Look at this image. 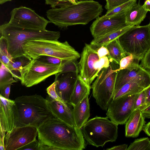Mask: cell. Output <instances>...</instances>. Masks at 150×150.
<instances>
[{
	"label": "cell",
	"mask_w": 150,
	"mask_h": 150,
	"mask_svg": "<svg viewBox=\"0 0 150 150\" xmlns=\"http://www.w3.org/2000/svg\"><path fill=\"white\" fill-rule=\"evenodd\" d=\"M91 88L90 85L88 84L79 74L70 98V104L73 107L82 101L87 95H89Z\"/></svg>",
	"instance_id": "obj_22"
},
{
	"label": "cell",
	"mask_w": 150,
	"mask_h": 150,
	"mask_svg": "<svg viewBox=\"0 0 150 150\" xmlns=\"http://www.w3.org/2000/svg\"><path fill=\"white\" fill-rule=\"evenodd\" d=\"M11 86V85L6 86L0 90V94L7 99H9Z\"/></svg>",
	"instance_id": "obj_42"
},
{
	"label": "cell",
	"mask_w": 150,
	"mask_h": 150,
	"mask_svg": "<svg viewBox=\"0 0 150 150\" xmlns=\"http://www.w3.org/2000/svg\"><path fill=\"white\" fill-rule=\"evenodd\" d=\"M0 32L13 59L25 56L23 46L28 40L40 39L58 40L60 37L59 31L23 28L8 22L0 25Z\"/></svg>",
	"instance_id": "obj_4"
},
{
	"label": "cell",
	"mask_w": 150,
	"mask_h": 150,
	"mask_svg": "<svg viewBox=\"0 0 150 150\" xmlns=\"http://www.w3.org/2000/svg\"><path fill=\"white\" fill-rule=\"evenodd\" d=\"M148 11L139 2L131 6L125 12L126 23L133 26H139L144 20Z\"/></svg>",
	"instance_id": "obj_21"
},
{
	"label": "cell",
	"mask_w": 150,
	"mask_h": 150,
	"mask_svg": "<svg viewBox=\"0 0 150 150\" xmlns=\"http://www.w3.org/2000/svg\"><path fill=\"white\" fill-rule=\"evenodd\" d=\"M25 56L30 60L40 55L50 56L63 60L75 61L80 57L79 53L67 41L35 39L28 40L23 44Z\"/></svg>",
	"instance_id": "obj_5"
},
{
	"label": "cell",
	"mask_w": 150,
	"mask_h": 150,
	"mask_svg": "<svg viewBox=\"0 0 150 150\" xmlns=\"http://www.w3.org/2000/svg\"><path fill=\"white\" fill-rule=\"evenodd\" d=\"M48 106L53 116L64 122L72 126H75L72 105H66L47 96L46 98Z\"/></svg>",
	"instance_id": "obj_18"
},
{
	"label": "cell",
	"mask_w": 150,
	"mask_h": 150,
	"mask_svg": "<svg viewBox=\"0 0 150 150\" xmlns=\"http://www.w3.org/2000/svg\"><path fill=\"white\" fill-rule=\"evenodd\" d=\"M136 94L124 96L112 99L109 105L106 117L118 125L126 123L134 111V103Z\"/></svg>",
	"instance_id": "obj_11"
},
{
	"label": "cell",
	"mask_w": 150,
	"mask_h": 150,
	"mask_svg": "<svg viewBox=\"0 0 150 150\" xmlns=\"http://www.w3.org/2000/svg\"><path fill=\"white\" fill-rule=\"evenodd\" d=\"M40 150H82L86 145L81 129L53 116L38 128Z\"/></svg>",
	"instance_id": "obj_1"
},
{
	"label": "cell",
	"mask_w": 150,
	"mask_h": 150,
	"mask_svg": "<svg viewBox=\"0 0 150 150\" xmlns=\"http://www.w3.org/2000/svg\"><path fill=\"white\" fill-rule=\"evenodd\" d=\"M130 82L136 83L145 88L150 85V72L140 65L138 67L132 69L118 70L116 77L113 97L124 85Z\"/></svg>",
	"instance_id": "obj_14"
},
{
	"label": "cell",
	"mask_w": 150,
	"mask_h": 150,
	"mask_svg": "<svg viewBox=\"0 0 150 150\" xmlns=\"http://www.w3.org/2000/svg\"><path fill=\"white\" fill-rule=\"evenodd\" d=\"M36 58L41 62L51 65H61L64 61L56 57L45 55H40Z\"/></svg>",
	"instance_id": "obj_34"
},
{
	"label": "cell",
	"mask_w": 150,
	"mask_h": 150,
	"mask_svg": "<svg viewBox=\"0 0 150 150\" xmlns=\"http://www.w3.org/2000/svg\"><path fill=\"white\" fill-rule=\"evenodd\" d=\"M78 75V73L73 72L59 73L55 75L54 81L56 82V92L59 96L67 104L71 105L70 98Z\"/></svg>",
	"instance_id": "obj_17"
},
{
	"label": "cell",
	"mask_w": 150,
	"mask_h": 150,
	"mask_svg": "<svg viewBox=\"0 0 150 150\" xmlns=\"http://www.w3.org/2000/svg\"><path fill=\"white\" fill-rule=\"evenodd\" d=\"M110 61V66L103 69L91 86L93 97L102 110L108 109L113 96L119 65Z\"/></svg>",
	"instance_id": "obj_7"
},
{
	"label": "cell",
	"mask_w": 150,
	"mask_h": 150,
	"mask_svg": "<svg viewBox=\"0 0 150 150\" xmlns=\"http://www.w3.org/2000/svg\"><path fill=\"white\" fill-rule=\"evenodd\" d=\"M145 89L146 98L145 103L143 109L150 104V85Z\"/></svg>",
	"instance_id": "obj_43"
},
{
	"label": "cell",
	"mask_w": 150,
	"mask_h": 150,
	"mask_svg": "<svg viewBox=\"0 0 150 150\" xmlns=\"http://www.w3.org/2000/svg\"><path fill=\"white\" fill-rule=\"evenodd\" d=\"M130 0H106L105 8L107 11H109Z\"/></svg>",
	"instance_id": "obj_38"
},
{
	"label": "cell",
	"mask_w": 150,
	"mask_h": 150,
	"mask_svg": "<svg viewBox=\"0 0 150 150\" xmlns=\"http://www.w3.org/2000/svg\"><path fill=\"white\" fill-rule=\"evenodd\" d=\"M102 6L93 0H79L76 3L47 10L46 15L51 23L63 28L77 25H85L100 15Z\"/></svg>",
	"instance_id": "obj_2"
},
{
	"label": "cell",
	"mask_w": 150,
	"mask_h": 150,
	"mask_svg": "<svg viewBox=\"0 0 150 150\" xmlns=\"http://www.w3.org/2000/svg\"><path fill=\"white\" fill-rule=\"evenodd\" d=\"M110 62V61L108 57H104L99 58L98 60L94 64L95 68L100 72L103 69L108 67Z\"/></svg>",
	"instance_id": "obj_37"
},
{
	"label": "cell",
	"mask_w": 150,
	"mask_h": 150,
	"mask_svg": "<svg viewBox=\"0 0 150 150\" xmlns=\"http://www.w3.org/2000/svg\"><path fill=\"white\" fill-rule=\"evenodd\" d=\"M143 130L150 137V121L144 125Z\"/></svg>",
	"instance_id": "obj_46"
},
{
	"label": "cell",
	"mask_w": 150,
	"mask_h": 150,
	"mask_svg": "<svg viewBox=\"0 0 150 150\" xmlns=\"http://www.w3.org/2000/svg\"><path fill=\"white\" fill-rule=\"evenodd\" d=\"M118 39L127 55L141 60L150 47V25L133 26Z\"/></svg>",
	"instance_id": "obj_8"
},
{
	"label": "cell",
	"mask_w": 150,
	"mask_h": 150,
	"mask_svg": "<svg viewBox=\"0 0 150 150\" xmlns=\"http://www.w3.org/2000/svg\"><path fill=\"white\" fill-rule=\"evenodd\" d=\"M144 88L133 82L127 83L124 85L114 96L112 99L123 96L135 94L139 93Z\"/></svg>",
	"instance_id": "obj_26"
},
{
	"label": "cell",
	"mask_w": 150,
	"mask_h": 150,
	"mask_svg": "<svg viewBox=\"0 0 150 150\" xmlns=\"http://www.w3.org/2000/svg\"><path fill=\"white\" fill-rule=\"evenodd\" d=\"M143 6L146 10L150 12V0H146Z\"/></svg>",
	"instance_id": "obj_47"
},
{
	"label": "cell",
	"mask_w": 150,
	"mask_h": 150,
	"mask_svg": "<svg viewBox=\"0 0 150 150\" xmlns=\"http://www.w3.org/2000/svg\"><path fill=\"white\" fill-rule=\"evenodd\" d=\"M128 146L126 144H121L114 146L112 147L108 148L106 149L107 150H127Z\"/></svg>",
	"instance_id": "obj_44"
},
{
	"label": "cell",
	"mask_w": 150,
	"mask_h": 150,
	"mask_svg": "<svg viewBox=\"0 0 150 150\" xmlns=\"http://www.w3.org/2000/svg\"><path fill=\"white\" fill-rule=\"evenodd\" d=\"M146 98L145 88L136 94L134 103V111L137 110L142 111L143 109L145 103Z\"/></svg>",
	"instance_id": "obj_32"
},
{
	"label": "cell",
	"mask_w": 150,
	"mask_h": 150,
	"mask_svg": "<svg viewBox=\"0 0 150 150\" xmlns=\"http://www.w3.org/2000/svg\"><path fill=\"white\" fill-rule=\"evenodd\" d=\"M10 15L8 22L23 28L45 30L48 24L51 23L31 8L24 6L13 8Z\"/></svg>",
	"instance_id": "obj_10"
},
{
	"label": "cell",
	"mask_w": 150,
	"mask_h": 150,
	"mask_svg": "<svg viewBox=\"0 0 150 150\" xmlns=\"http://www.w3.org/2000/svg\"><path fill=\"white\" fill-rule=\"evenodd\" d=\"M40 143L36 139L20 148L19 150H40Z\"/></svg>",
	"instance_id": "obj_40"
},
{
	"label": "cell",
	"mask_w": 150,
	"mask_h": 150,
	"mask_svg": "<svg viewBox=\"0 0 150 150\" xmlns=\"http://www.w3.org/2000/svg\"><path fill=\"white\" fill-rule=\"evenodd\" d=\"M56 82L54 81L51 85L46 89L47 92L48 96L53 99L61 102L65 105H67L68 104L65 103L60 97H59L55 90Z\"/></svg>",
	"instance_id": "obj_35"
},
{
	"label": "cell",
	"mask_w": 150,
	"mask_h": 150,
	"mask_svg": "<svg viewBox=\"0 0 150 150\" xmlns=\"http://www.w3.org/2000/svg\"><path fill=\"white\" fill-rule=\"evenodd\" d=\"M12 0H0V4H2L7 2L11 1Z\"/></svg>",
	"instance_id": "obj_48"
},
{
	"label": "cell",
	"mask_w": 150,
	"mask_h": 150,
	"mask_svg": "<svg viewBox=\"0 0 150 150\" xmlns=\"http://www.w3.org/2000/svg\"><path fill=\"white\" fill-rule=\"evenodd\" d=\"M88 95L73 106V114L75 126L81 129L90 116Z\"/></svg>",
	"instance_id": "obj_20"
},
{
	"label": "cell",
	"mask_w": 150,
	"mask_h": 150,
	"mask_svg": "<svg viewBox=\"0 0 150 150\" xmlns=\"http://www.w3.org/2000/svg\"><path fill=\"white\" fill-rule=\"evenodd\" d=\"M145 118L141 110H134L126 123V137H137L145 124Z\"/></svg>",
	"instance_id": "obj_19"
},
{
	"label": "cell",
	"mask_w": 150,
	"mask_h": 150,
	"mask_svg": "<svg viewBox=\"0 0 150 150\" xmlns=\"http://www.w3.org/2000/svg\"><path fill=\"white\" fill-rule=\"evenodd\" d=\"M0 62L8 69L13 58L8 53L6 42L1 36L0 40Z\"/></svg>",
	"instance_id": "obj_29"
},
{
	"label": "cell",
	"mask_w": 150,
	"mask_h": 150,
	"mask_svg": "<svg viewBox=\"0 0 150 150\" xmlns=\"http://www.w3.org/2000/svg\"><path fill=\"white\" fill-rule=\"evenodd\" d=\"M97 50L91 44H85L78 63L79 75L89 85L99 73L94 67L95 63L99 59Z\"/></svg>",
	"instance_id": "obj_13"
},
{
	"label": "cell",
	"mask_w": 150,
	"mask_h": 150,
	"mask_svg": "<svg viewBox=\"0 0 150 150\" xmlns=\"http://www.w3.org/2000/svg\"><path fill=\"white\" fill-rule=\"evenodd\" d=\"M127 150H150V140L148 137L136 139Z\"/></svg>",
	"instance_id": "obj_30"
},
{
	"label": "cell",
	"mask_w": 150,
	"mask_h": 150,
	"mask_svg": "<svg viewBox=\"0 0 150 150\" xmlns=\"http://www.w3.org/2000/svg\"><path fill=\"white\" fill-rule=\"evenodd\" d=\"M97 52L99 58L108 55V50L105 46H102L98 47L97 50Z\"/></svg>",
	"instance_id": "obj_41"
},
{
	"label": "cell",
	"mask_w": 150,
	"mask_h": 150,
	"mask_svg": "<svg viewBox=\"0 0 150 150\" xmlns=\"http://www.w3.org/2000/svg\"><path fill=\"white\" fill-rule=\"evenodd\" d=\"M145 118H150V104L142 110Z\"/></svg>",
	"instance_id": "obj_45"
},
{
	"label": "cell",
	"mask_w": 150,
	"mask_h": 150,
	"mask_svg": "<svg viewBox=\"0 0 150 150\" xmlns=\"http://www.w3.org/2000/svg\"><path fill=\"white\" fill-rule=\"evenodd\" d=\"M0 67V90L5 86L11 85L13 83L16 82L13 76L9 71L2 63Z\"/></svg>",
	"instance_id": "obj_27"
},
{
	"label": "cell",
	"mask_w": 150,
	"mask_h": 150,
	"mask_svg": "<svg viewBox=\"0 0 150 150\" xmlns=\"http://www.w3.org/2000/svg\"><path fill=\"white\" fill-rule=\"evenodd\" d=\"M76 0V1H78V0Z\"/></svg>",
	"instance_id": "obj_49"
},
{
	"label": "cell",
	"mask_w": 150,
	"mask_h": 150,
	"mask_svg": "<svg viewBox=\"0 0 150 150\" xmlns=\"http://www.w3.org/2000/svg\"><path fill=\"white\" fill-rule=\"evenodd\" d=\"M84 139L89 145L103 147L108 142H115L118 136V125L107 117L96 116L81 129Z\"/></svg>",
	"instance_id": "obj_6"
},
{
	"label": "cell",
	"mask_w": 150,
	"mask_h": 150,
	"mask_svg": "<svg viewBox=\"0 0 150 150\" xmlns=\"http://www.w3.org/2000/svg\"><path fill=\"white\" fill-rule=\"evenodd\" d=\"M30 60L25 56L13 59L8 69L16 81L20 80V72L23 67L26 65Z\"/></svg>",
	"instance_id": "obj_25"
},
{
	"label": "cell",
	"mask_w": 150,
	"mask_h": 150,
	"mask_svg": "<svg viewBox=\"0 0 150 150\" xmlns=\"http://www.w3.org/2000/svg\"><path fill=\"white\" fill-rule=\"evenodd\" d=\"M63 65V63L59 65H51L36 58L32 59L20 72L21 84L28 87L37 85L49 77L60 72Z\"/></svg>",
	"instance_id": "obj_9"
},
{
	"label": "cell",
	"mask_w": 150,
	"mask_h": 150,
	"mask_svg": "<svg viewBox=\"0 0 150 150\" xmlns=\"http://www.w3.org/2000/svg\"><path fill=\"white\" fill-rule=\"evenodd\" d=\"M125 13L118 14L109 17L102 16L96 18L90 27V31L93 37L96 38L130 25L126 23Z\"/></svg>",
	"instance_id": "obj_15"
},
{
	"label": "cell",
	"mask_w": 150,
	"mask_h": 150,
	"mask_svg": "<svg viewBox=\"0 0 150 150\" xmlns=\"http://www.w3.org/2000/svg\"><path fill=\"white\" fill-rule=\"evenodd\" d=\"M14 100L13 128L30 126L38 128L53 116L46 98L40 95L23 96Z\"/></svg>",
	"instance_id": "obj_3"
},
{
	"label": "cell",
	"mask_w": 150,
	"mask_h": 150,
	"mask_svg": "<svg viewBox=\"0 0 150 150\" xmlns=\"http://www.w3.org/2000/svg\"><path fill=\"white\" fill-rule=\"evenodd\" d=\"M141 60L140 66L150 72V47Z\"/></svg>",
	"instance_id": "obj_39"
},
{
	"label": "cell",
	"mask_w": 150,
	"mask_h": 150,
	"mask_svg": "<svg viewBox=\"0 0 150 150\" xmlns=\"http://www.w3.org/2000/svg\"><path fill=\"white\" fill-rule=\"evenodd\" d=\"M149 24H150V23H149Z\"/></svg>",
	"instance_id": "obj_50"
},
{
	"label": "cell",
	"mask_w": 150,
	"mask_h": 150,
	"mask_svg": "<svg viewBox=\"0 0 150 150\" xmlns=\"http://www.w3.org/2000/svg\"><path fill=\"white\" fill-rule=\"evenodd\" d=\"M14 100L7 99L0 94V145L4 146L6 133L14 127L13 106Z\"/></svg>",
	"instance_id": "obj_16"
},
{
	"label": "cell",
	"mask_w": 150,
	"mask_h": 150,
	"mask_svg": "<svg viewBox=\"0 0 150 150\" xmlns=\"http://www.w3.org/2000/svg\"><path fill=\"white\" fill-rule=\"evenodd\" d=\"M75 61L73 60H64L62 71L60 73L73 72L79 74V67Z\"/></svg>",
	"instance_id": "obj_33"
},
{
	"label": "cell",
	"mask_w": 150,
	"mask_h": 150,
	"mask_svg": "<svg viewBox=\"0 0 150 150\" xmlns=\"http://www.w3.org/2000/svg\"><path fill=\"white\" fill-rule=\"evenodd\" d=\"M137 3V0H130L112 10L107 11L103 17H111L118 14L125 13L133 5Z\"/></svg>",
	"instance_id": "obj_31"
},
{
	"label": "cell",
	"mask_w": 150,
	"mask_h": 150,
	"mask_svg": "<svg viewBox=\"0 0 150 150\" xmlns=\"http://www.w3.org/2000/svg\"><path fill=\"white\" fill-rule=\"evenodd\" d=\"M76 2V0H45V4L50 5L52 8H56L57 6L60 7L75 3Z\"/></svg>",
	"instance_id": "obj_36"
},
{
	"label": "cell",
	"mask_w": 150,
	"mask_h": 150,
	"mask_svg": "<svg viewBox=\"0 0 150 150\" xmlns=\"http://www.w3.org/2000/svg\"><path fill=\"white\" fill-rule=\"evenodd\" d=\"M37 136L38 128L36 127L27 126L14 127L4 136V150H18L36 139Z\"/></svg>",
	"instance_id": "obj_12"
},
{
	"label": "cell",
	"mask_w": 150,
	"mask_h": 150,
	"mask_svg": "<svg viewBox=\"0 0 150 150\" xmlns=\"http://www.w3.org/2000/svg\"><path fill=\"white\" fill-rule=\"evenodd\" d=\"M132 26L133 25H129L94 38L91 41V45L94 47L98 48L102 46H105L118 38Z\"/></svg>",
	"instance_id": "obj_23"
},
{
	"label": "cell",
	"mask_w": 150,
	"mask_h": 150,
	"mask_svg": "<svg viewBox=\"0 0 150 150\" xmlns=\"http://www.w3.org/2000/svg\"><path fill=\"white\" fill-rule=\"evenodd\" d=\"M108 52V55L110 59L119 65L121 60L126 56L118 38L105 45Z\"/></svg>",
	"instance_id": "obj_24"
},
{
	"label": "cell",
	"mask_w": 150,
	"mask_h": 150,
	"mask_svg": "<svg viewBox=\"0 0 150 150\" xmlns=\"http://www.w3.org/2000/svg\"><path fill=\"white\" fill-rule=\"evenodd\" d=\"M139 58L132 55H129L120 61L118 71L123 69H132L138 67L140 65Z\"/></svg>",
	"instance_id": "obj_28"
}]
</instances>
